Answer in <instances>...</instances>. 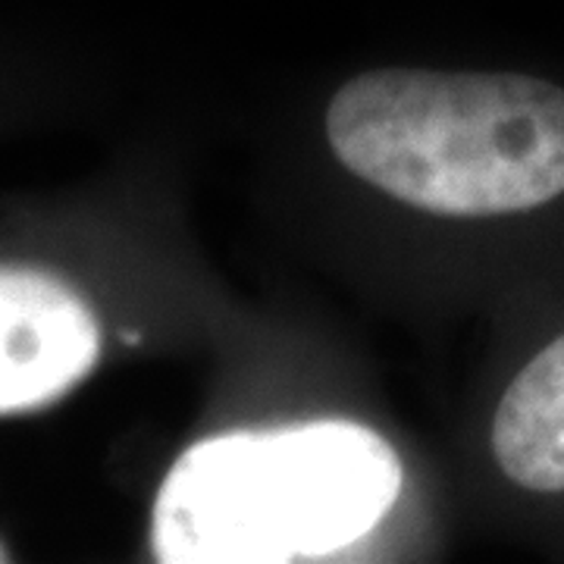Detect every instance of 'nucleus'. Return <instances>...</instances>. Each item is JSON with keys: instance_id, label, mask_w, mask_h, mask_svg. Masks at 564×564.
I'll use <instances>...</instances> for the list:
<instances>
[{"instance_id": "f257e3e1", "label": "nucleus", "mask_w": 564, "mask_h": 564, "mask_svg": "<svg viewBox=\"0 0 564 564\" xmlns=\"http://www.w3.org/2000/svg\"><path fill=\"white\" fill-rule=\"evenodd\" d=\"M336 158L399 202L499 217L564 192V91L514 73L380 69L326 110Z\"/></svg>"}, {"instance_id": "20e7f679", "label": "nucleus", "mask_w": 564, "mask_h": 564, "mask_svg": "<svg viewBox=\"0 0 564 564\" xmlns=\"http://www.w3.org/2000/svg\"><path fill=\"white\" fill-rule=\"evenodd\" d=\"M492 452L518 486L564 492V336L508 386L492 421Z\"/></svg>"}, {"instance_id": "39448f33", "label": "nucleus", "mask_w": 564, "mask_h": 564, "mask_svg": "<svg viewBox=\"0 0 564 564\" xmlns=\"http://www.w3.org/2000/svg\"><path fill=\"white\" fill-rule=\"evenodd\" d=\"M7 558H10V555H7V549L0 545V562H7Z\"/></svg>"}, {"instance_id": "f03ea898", "label": "nucleus", "mask_w": 564, "mask_h": 564, "mask_svg": "<svg viewBox=\"0 0 564 564\" xmlns=\"http://www.w3.org/2000/svg\"><path fill=\"white\" fill-rule=\"evenodd\" d=\"M402 464L370 426L314 421L195 443L166 474L151 543L163 564H285L336 555L383 524Z\"/></svg>"}, {"instance_id": "7ed1b4c3", "label": "nucleus", "mask_w": 564, "mask_h": 564, "mask_svg": "<svg viewBox=\"0 0 564 564\" xmlns=\"http://www.w3.org/2000/svg\"><path fill=\"white\" fill-rule=\"evenodd\" d=\"M101 355V326L66 282L0 267V414L57 402Z\"/></svg>"}]
</instances>
